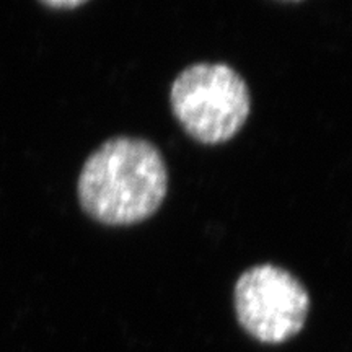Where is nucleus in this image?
Listing matches in <instances>:
<instances>
[{
  "mask_svg": "<svg viewBox=\"0 0 352 352\" xmlns=\"http://www.w3.org/2000/svg\"><path fill=\"white\" fill-rule=\"evenodd\" d=\"M168 173L155 145L113 138L87 158L78 175L82 209L104 226H132L152 217L164 202Z\"/></svg>",
  "mask_w": 352,
  "mask_h": 352,
  "instance_id": "1",
  "label": "nucleus"
},
{
  "mask_svg": "<svg viewBox=\"0 0 352 352\" xmlns=\"http://www.w3.org/2000/svg\"><path fill=\"white\" fill-rule=\"evenodd\" d=\"M171 109L184 131L201 144L230 140L248 120L250 90L227 64H195L175 78Z\"/></svg>",
  "mask_w": 352,
  "mask_h": 352,
  "instance_id": "2",
  "label": "nucleus"
},
{
  "mask_svg": "<svg viewBox=\"0 0 352 352\" xmlns=\"http://www.w3.org/2000/svg\"><path fill=\"white\" fill-rule=\"evenodd\" d=\"M310 297L300 280L274 264L250 267L235 284V310L254 340L279 344L305 324Z\"/></svg>",
  "mask_w": 352,
  "mask_h": 352,
  "instance_id": "3",
  "label": "nucleus"
},
{
  "mask_svg": "<svg viewBox=\"0 0 352 352\" xmlns=\"http://www.w3.org/2000/svg\"><path fill=\"white\" fill-rule=\"evenodd\" d=\"M83 3L85 2H80V0H78V2H44V6L54 8H77L83 6Z\"/></svg>",
  "mask_w": 352,
  "mask_h": 352,
  "instance_id": "4",
  "label": "nucleus"
}]
</instances>
